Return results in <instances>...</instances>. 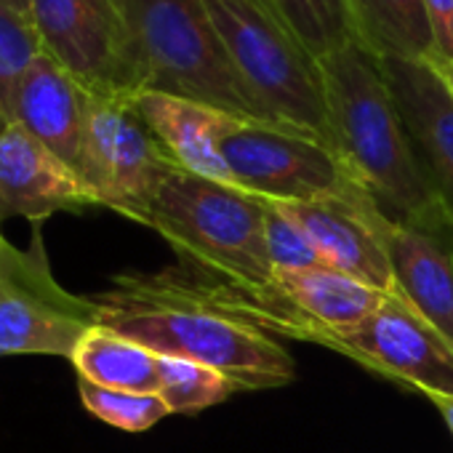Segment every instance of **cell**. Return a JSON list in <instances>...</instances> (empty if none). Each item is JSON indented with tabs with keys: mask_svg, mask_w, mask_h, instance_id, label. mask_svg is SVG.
<instances>
[{
	"mask_svg": "<svg viewBox=\"0 0 453 453\" xmlns=\"http://www.w3.org/2000/svg\"><path fill=\"white\" fill-rule=\"evenodd\" d=\"M275 286L280 296L294 307V312L312 326L310 344L320 347L326 344L328 334L363 323L387 299V294L328 265L299 273H275Z\"/></svg>",
	"mask_w": 453,
	"mask_h": 453,
	"instance_id": "obj_17",
	"label": "cell"
},
{
	"mask_svg": "<svg viewBox=\"0 0 453 453\" xmlns=\"http://www.w3.org/2000/svg\"><path fill=\"white\" fill-rule=\"evenodd\" d=\"M265 200V197H262ZM265 238H267V254L273 262L275 273H299V270H310V267H320L323 259L318 254V249L312 246V241L304 235L302 226L288 219L283 211L273 208L265 200Z\"/></svg>",
	"mask_w": 453,
	"mask_h": 453,
	"instance_id": "obj_24",
	"label": "cell"
},
{
	"mask_svg": "<svg viewBox=\"0 0 453 453\" xmlns=\"http://www.w3.org/2000/svg\"><path fill=\"white\" fill-rule=\"evenodd\" d=\"M323 347L421 395L453 397V349L397 296L363 323L328 334Z\"/></svg>",
	"mask_w": 453,
	"mask_h": 453,
	"instance_id": "obj_10",
	"label": "cell"
},
{
	"mask_svg": "<svg viewBox=\"0 0 453 453\" xmlns=\"http://www.w3.org/2000/svg\"><path fill=\"white\" fill-rule=\"evenodd\" d=\"M238 392L224 373L187 360L157 355V395L171 413H200Z\"/></svg>",
	"mask_w": 453,
	"mask_h": 453,
	"instance_id": "obj_20",
	"label": "cell"
},
{
	"mask_svg": "<svg viewBox=\"0 0 453 453\" xmlns=\"http://www.w3.org/2000/svg\"><path fill=\"white\" fill-rule=\"evenodd\" d=\"M6 4H12V6H17V9H22V12L30 9V0H6ZM27 14H30V12H27Z\"/></svg>",
	"mask_w": 453,
	"mask_h": 453,
	"instance_id": "obj_28",
	"label": "cell"
},
{
	"mask_svg": "<svg viewBox=\"0 0 453 453\" xmlns=\"http://www.w3.org/2000/svg\"><path fill=\"white\" fill-rule=\"evenodd\" d=\"M203 4L241 78L275 123L336 150L320 65L273 0Z\"/></svg>",
	"mask_w": 453,
	"mask_h": 453,
	"instance_id": "obj_5",
	"label": "cell"
},
{
	"mask_svg": "<svg viewBox=\"0 0 453 453\" xmlns=\"http://www.w3.org/2000/svg\"><path fill=\"white\" fill-rule=\"evenodd\" d=\"M381 70L418 160L453 213V91L426 62L381 59Z\"/></svg>",
	"mask_w": 453,
	"mask_h": 453,
	"instance_id": "obj_13",
	"label": "cell"
},
{
	"mask_svg": "<svg viewBox=\"0 0 453 453\" xmlns=\"http://www.w3.org/2000/svg\"><path fill=\"white\" fill-rule=\"evenodd\" d=\"M426 397L434 403V408L440 411V416L445 418V424L453 434V397L450 395H426Z\"/></svg>",
	"mask_w": 453,
	"mask_h": 453,
	"instance_id": "obj_26",
	"label": "cell"
},
{
	"mask_svg": "<svg viewBox=\"0 0 453 453\" xmlns=\"http://www.w3.org/2000/svg\"><path fill=\"white\" fill-rule=\"evenodd\" d=\"M134 107L155 131V136L160 139V144L168 150L179 168L235 187L233 173L226 168L216 144L219 128L226 118L224 112L157 91L139 94L134 99Z\"/></svg>",
	"mask_w": 453,
	"mask_h": 453,
	"instance_id": "obj_16",
	"label": "cell"
},
{
	"mask_svg": "<svg viewBox=\"0 0 453 453\" xmlns=\"http://www.w3.org/2000/svg\"><path fill=\"white\" fill-rule=\"evenodd\" d=\"M41 51L91 96L136 99L147 91V65L118 0H30Z\"/></svg>",
	"mask_w": 453,
	"mask_h": 453,
	"instance_id": "obj_7",
	"label": "cell"
},
{
	"mask_svg": "<svg viewBox=\"0 0 453 453\" xmlns=\"http://www.w3.org/2000/svg\"><path fill=\"white\" fill-rule=\"evenodd\" d=\"M273 6L286 17L296 38L315 59L355 43L344 0H273Z\"/></svg>",
	"mask_w": 453,
	"mask_h": 453,
	"instance_id": "obj_22",
	"label": "cell"
},
{
	"mask_svg": "<svg viewBox=\"0 0 453 453\" xmlns=\"http://www.w3.org/2000/svg\"><path fill=\"white\" fill-rule=\"evenodd\" d=\"M91 299L99 326L155 355L203 363L238 389H278L296 379L288 349L265 328L213 304L200 275L181 262L157 273H120Z\"/></svg>",
	"mask_w": 453,
	"mask_h": 453,
	"instance_id": "obj_1",
	"label": "cell"
},
{
	"mask_svg": "<svg viewBox=\"0 0 453 453\" xmlns=\"http://www.w3.org/2000/svg\"><path fill=\"white\" fill-rule=\"evenodd\" d=\"M118 6L139 41L147 91L283 128L241 78L203 0H118Z\"/></svg>",
	"mask_w": 453,
	"mask_h": 453,
	"instance_id": "obj_4",
	"label": "cell"
},
{
	"mask_svg": "<svg viewBox=\"0 0 453 453\" xmlns=\"http://www.w3.org/2000/svg\"><path fill=\"white\" fill-rule=\"evenodd\" d=\"M265 213L262 197L173 165L155 192L144 226H152L181 265L246 294H262L275 283Z\"/></svg>",
	"mask_w": 453,
	"mask_h": 453,
	"instance_id": "obj_3",
	"label": "cell"
},
{
	"mask_svg": "<svg viewBox=\"0 0 453 453\" xmlns=\"http://www.w3.org/2000/svg\"><path fill=\"white\" fill-rule=\"evenodd\" d=\"M78 392L91 416L123 432H147L171 413L165 403L160 400V395L107 389L83 379H78Z\"/></svg>",
	"mask_w": 453,
	"mask_h": 453,
	"instance_id": "obj_23",
	"label": "cell"
},
{
	"mask_svg": "<svg viewBox=\"0 0 453 453\" xmlns=\"http://www.w3.org/2000/svg\"><path fill=\"white\" fill-rule=\"evenodd\" d=\"M88 107L91 94L41 51L19 83L14 123L78 173L86 144Z\"/></svg>",
	"mask_w": 453,
	"mask_h": 453,
	"instance_id": "obj_14",
	"label": "cell"
},
{
	"mask_svg": "<svg viewBox=\"0 0 453 453\" xmlns=\"http://www.w3.org/2000/svg\"><path fill=\"white\" fill-rule=\"evenodd\" d=\"M318 65L336 152L392 221L453 246V213L416 155L381 59L360 43H347Z\"/></svg>",
	"mask_w": 453,
	"mask_h": 453,
	"instance_id": "obj_2",
	"label": "cell"
},
{
	"mask_svg": "<svg viewBox=\"0 0 453 453\" xmlns=\"http://www.w3.org/2000/svg\"><path fill=\"white\" fill-rule=\"evenodd\" d=\"M70 363L78 379L107 389L157 395V355L104 326H94L78 342Z\"/></svg>",
	"mask_w": 453,
	"mask_h": 453,
	"instance_id": "obj_19",
	"label": "cell"
},
{
	"mask_svg": "<svg viewBox=\"0 0 453 453\" xmlns=\"http://www.w3.org/2000/svg\"><path fill=\"white\" fill-rule=\"evenodd\" d=\"M273 208L294 219L304 235L318 249L323 265L352 275L355 280L397 296L392 267L381 243V224L387 219L376 200L344 203V200H318V203H283L267 200Z\"/></svg>",
	"mask_w": 453,
	"mask_h": 453,
	"instance_id": "obj_11",
	"label": "cell"
},
{
	"mask_svg": "<svg viewBox=\"0 0 453 453\" xmlns=\"http://www.w3.org/2000/svg\"><path fill=\"white\" fill-rule=\"evenodd\" d=\"M38 57L41 41L30 14L0 0V131L14 123L19 83Z\"/></svg>",
	"mask_w": 453,
	"mask_h": 453,
	"instance_id": "obj_21",
	"label": "cell"
},
{
	"mask_svg": "<svg viewBox=\"0 0 453 453\" xmlns=\"http://www.w3.org/2000/svg\"><path fill=\"white\" fill-rule=\"evenodd\" d=\"M94 326H99L96 302L59 286L41 224L27 249H17L0 230V355H57L70 360Z\"/></svg>",
	"mask_w": 453,
	"mask_h": 453,
	"instance_id": "obj_8",
	"label": "cell"
},
{
	"mask_svg": "<svg viewBox=\"0 0 453 453\" xmlns=\"http://www.w3.org/2000/svg\"><path fill=\"white\" fill-rule=\"evenodd\" d=\"M173 165L176 160L139 115L134 99L91 96L78 176L96 205L144 224L155 192Z\"/></svg>",
	"mask_w": 453,
	"mask_h": 453,
	"instance_id": "obj_9",
	"label": "cell"
},
{
	"mask_svg": "<svg viewBox=\"0 0 453 453\" xmlns=\"http://www.w3.org/2000/svg\"><path fill=\"white\" fill-rule=\"evenodd\" d=\"M379 235L392 267L397 299L429 323L453 349V246L392 221L389 216Z\"/></svg>",
	"mask_w": 453,
	"mask_h": 453,
	"instance_id": "obj_15",
	"label": "cell"
},
{
	"mask_svg": "<svg viewBox=\"0 0 453 453\" xmlns=\"http://www.w3.org/2000/svg\"><path fill=\"white\" fill-rule=\"evenodd\" d=\"M216 144L235 187L257 197L283 203L376 200L336 150L307 134L226 115Z\"/></svg>",
	"mask_w": 453,
	"mask_h": 453,
	"instance_id": "obj_6",
	"label": "cell"
},
{
	"mask_svg": "<svg viewBox=\"0 0 453 453\" xmlns=\"http://www.w3.org/2000/svg\"><path fill=\"white\" fill-rule=\"evenodd\" d=\"M437 70H440V75L445 78V83H448V88L453 91V65H434Z\"/></svg>",
	"mask_w": 453,
	"mask_h": 453,
	"instance_id": "obj_27",
	"label": "cell"
},
{
	"mask_svg": "<svg viewBox=\"0 0 453 453\" xmlns=\"http://www.w3.org/2000/svg\"><path fill=\"white\" fill-rule=\"evenodd\" d=\"M344 12L355 43L376 59L437 62L426 0H344Z\"/></svg>",
	"mask_w": 453,
	"mask_h": 453,
	"instance_id": "obj_18",
	"label": "cell"
},
{
	"mask_svg": "<svg viewBox=\"0 0 453 453\" xmlns=\"http://www.w3.org/2000/svg\"><path fill=\"white\" fill-rule=\"evenodd\" d=\"M96 197L83 179L22 126L0 131V224L6 219L46 221L59 211H86Z\"/></svg>",
	"mask_w": 453,
	"mask_h": 453,
	"instance_id": "obj_12",
	"label": "cell"
},
{
	"mask_svg": "<svg viewBox=\"0 0 453 453\" xmlns=\"http://www.w3.org/2000/svg\"><path fill=\"white\" fill-rule=\"evenodd\" d=\"M429 27L434 35V65H453V0H426Z\"/></svg>",
	"mask_w": 453,
	"mask_h": 453,
	"instance_id": "obj_25",
	"label": "cell"
}]
</instances>
